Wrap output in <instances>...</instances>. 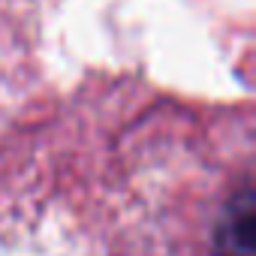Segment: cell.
Listing matches in <instances>:
<instances>
[{"label": "cell", "instance_id": "obj_1", "mask_svg": "<svg viewBox=\"0 0 256 256\" xmlns=\"http://www.w3.org/2000/svg\"><path fill=\"white\" fill-rule=\"evenodd\" d=\"M253 226L256 202L250 184H244L226 202L214 229V256H253Z\"/></svg>", "mask_w": 256, "mask_h": 256}]
</instances>
